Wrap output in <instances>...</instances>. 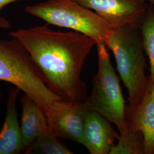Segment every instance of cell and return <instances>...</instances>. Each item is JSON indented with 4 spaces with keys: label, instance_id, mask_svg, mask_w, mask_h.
<instances>
[{
    "label": "cell",
    "instance_id": "6da1fadb",
    "mask_svg": "<svg viewBox=\"0 0 154 154\" xmlns=\"http://www.w3.org/2000/svg\"><path fill=\"white\" fill-rule=\"evenodd\" d=\"M31 55L47 87L61 99L83 102L88 97L81 79L85 61L97 44L75 31H55L48 25L20 29L9 33Z\"/></svg>",
    "mask_w": 154,
    "mask_h": 154
},
{
    "label": "cell",
    "instance_id": "7a4b0ae2",
    "mask_svg": "<svg viewBox=\"0 0 154 154\" xmlns=\"http://www.w3.org/2000/svg\"><path fill=\"white\" fill-rule=\"evenodd\" d=\"M139 23L112 29L105 43L116 59V67L128 92V105L143 98L149 82L143 38Z\"/></svg>",
    "mask_w": 154,
    "mask_h": 154
},
{
    "label": "cell",
    "instance_id": "3957f363",
    "mask_svg": "<svg viewBox=\"0 0 154 154\" xmlns=\"http://www.w3.org/2000/svg\"><path fill=\"white\" fill-rule=\"evenodd\" d=\"M0 81L19 88L44 113L52 102L61 99L47 87L31 55L16 38L0 37Z\"/></svg>",
    "mask_w": 154,
    "mask_h": 154
},
{
    "label": "cell",
    "instance_id": "277c9868",
    "mask_svg": "<svg viewBox=\"0 0 154 154\" xmlns=\"http://www.w3.org/2000/svg\"><path fill=\"white\" fill-rule=\"evenodd\" d=\"M98 71L93 78L91 93L83 102L88 110L93 111L114 124L119 132L127 131L125 100L119 78L112 65L105 42L96 44Z\"/></svg>",
    "mask_w": 154,
    "mask_h": 154
},
{
    "label": "cell",
    "instance_id": "5b68a950",
    "mask_svg": "<svg viewBox=\"0 0 154 154\" xmlns=\"http://www.w3.org/2000/svg\"><path fill=\"white\" fill-rule=\"evenodd\" d=\"M25 11L49 25L72 29L105 42L112 28L95 12L74 0H46L26 6Z\"/></svg>",
    "mask_w": 154,
    "mask_h": 154
},
{
    "label": "cell",
    "instance_id": "8992f818",
    "mask_svg": "<svg viewBox=\"0 0 154 154\" xmlns=\"http://www.w3.org/2000/svg\"><path fill=\"white\" fill-rule=\"evenodd\" d=\"M86 111L83 102L55 100L45 112L50 131L61 140L81 144Z\"/></svg>",
    "mask_w": 154,
    "mask_h": 154
},
{
    "label": "cell",
    "instance_id": "52a82bcc",
    "mask_svg": "<svg viewBox=\"0 0 154 154\" xmlns=\"http://www.w3.org/2000/svg\"><path fill=\"white\" fill-rule=\"evenodd\" d=\"M93 11L112 29L140 22L149 4L142 0H74Z\"/></svg>",
    "mask_w": 154,
    "mask_h": 154
},
{
    "label": "cell",
    "instance_id": "ba28073f",
    "mask_svg": "<svg viewBox=\"0 0 154 154\" xmlns=\"http://www.w3.org/2000/svg\"><path fill=\"white\" fill-rule=\"evenodd\" d=\"M126 119L130 129L142 134L145 154H154V82L149 80L139 103L126 106Z\"/></svg>",
    "mask_w": 154,
    "mask_h": 154
},
{
    "label": "cell",
    "instance_id": "9c48e42d",
    "mask_svg": "<svg viewBox=\"0 0 154 154\" xmlns=\"http://www.w3.org/2000/svg\"><path fill=\"white\" fill-rule=\"evenodd\" d=\"M110 123L98 113L87 109L81 144L90 154H110L119 135Z\"/></svg>",
    "mask_w": 154,
    "mask_h": 154
},
{
    "label": "cell",
    "instance_id": "30bf717a",
    "mask_svg": "<svg viewBox=\"0 0 154 154\" xmlns=\"http://www.w3.org/2000/svg\"><path fill=\"white\" fill-rule=\"evenodd\" d=\"M20 91L15 86L8 88L5 118L0 131V154H19L25 149L16 109Z\"/></svg>",
    "mask_w": 154,
    "mask_h": 154
},
{
    "label": "cell",
    "instance_id": "8fae6325",
    "mask_svg": "<svg viewBox=\"0 0 154 154\" xmlns=\"http://www.w3.org/2000/svg\"><path fill=\"white\" fill-rule=\"evenodd\" d=\"M22 106L21 131L25 149L42 132L49 130L44 112L27 95L20 99Z\"/></svg>",
    "mask_w": 154,
    "mask_h": 154
},
{
    "label": "cell",
    "instance_id": "7c38bea8",
    "mask_svg": "<svg viewBox=\"0 0 154 154\" xmlns=\"http://www.w3.org/2000/svg\"><path fill=\"white\" fill-rule=\"evenodd\" d=\"M49 130L42 132L25 149V154H72L73 152Z\"/></svg>",
    "mask_w": 154,
    "mask_h": 154
},
{
    "label": "cell",
    "instance_id": "4fadbf2b",
    "mask_svg": "<svg viewBox=\"0 0 154 154\" xmlns=\"http://www.w3.org/2000/svg\"><path fill=\"white\" fill-rule=\"evenodd\" d=\"M110 154H145L142 134L129 128L119 132Z\"/></svg>",
    "mask_w": 154,
    "mask_h": 154
},
{
    "label": "cell",
    "instance_id": "5bb4252c",
    "mask_svg": "<svg viewBox=\"0 0 154 154\" xmlns=\"http://www.w3.org/2000/svg\"><path fill=\"white\" fill-rule=\"evenodd\" d=\"M139 26L144 51L149 57V62L150 73L148 77L149 80L154 82V13L150 4L141 19Z\"/></svg>",
    "mask_w": 154,
    "mask_h": 154
},
{
    "label": "cell",
    "instance_id": "9a60e30c",
    "mask_svg": "<svg viewBox=\"0 0 154 154\" xmlns=\"http://www.w3.org/2000/svg\"><path fill=\"white\" fill-rule=\"evenodd\" d=\"M11 27V23L5 17L0 16V29H8Z\"/></svg>",
    "mask_w": 154,
    "mask_h": 154
},
{
    "label": "cell",
    "instance_id": "2e32d148",
    "mask_svg": "<svg viewBox=\"0 0 154 154\" xmlns=\"http://www.w3.org/2000/svg\"><path fill=\"white\" fill-rule=\"evenodd\" d=\"M19 1H22V0H0V13L2 11V10L3 9V8H5L6 6L8 5L13 2Z\"/></svg>",
    "mask_w": 154,
    "mask_h": 154
},
{
    "label": "cell",
    "instance_id": "e0dca14e",
    "mask_svg": "<svg viewBox=\"0 0 154 154\" xmlns=\"http://www.w3.org/2000/svg\"><path fill=\"white\" fill-rule=\"evenodd\" d=\"M146 2H149V4L151 5H154V0H142Z\"/></svg>",
    "mask_w": 154,
    "mask_h": 154
},
{
    "label": "cell",
    "instance_id": "ac0fdd59",
    "mask_svg": "<svg viewBox=\"0 0 154 154\" xmlns=\"http://www.w3.org/2000/svg\"><path fill=\"white\" fill-rule=\"evenodd\" d=\"M150 5L151 6V7H152V11H154V5H151L150 4Z\"/></svg>",
    "mask_w": 154,
    "mask_h": 154
},
{
    "label": "cell",
    "instance_id": "d6986e66",
    "mask_svg": "<svg viewBox=\"0 0 154 154\" xmlns=\"http://www.w3.org/2000/svg\"><path fill=\"white\" fill-rule=\"evenodd\" d=\"M1 100H2V96H1V95L0 94V103H1Z\"/></svg>",
    "mask_w": 154,
    "mask_h": 154
}]
</instances>
